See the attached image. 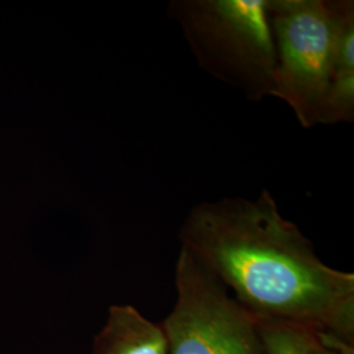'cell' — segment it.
Returning <instances> with one entry per match:
<instances>
[{"instance_id": "ba28073f", "label": "cell", "mask_w": 354, "mask_h": 354, "mask_svg": "<svg viewBox=\"0 0 354 354\" xmlns=\"http://www.w3.org/2000/svg\"><path fill=\"white\" fill-rule=\"evenodd\" d=\"M304 354H354V344L328 333L311 332Z\"/></svg>"}, {"instance_id": "6da1fadb", "label": "cell", "mask_w": 354, "mask_h": 354, "mask_svg": "<svg viewBox=\"0 0 354 354\" xmlns=\"http://www.w3.org/2000/svg\"><path fill=\"white\" fill-rule=\"evenodd\" d=\"M181 248L260 324L328 333L354 344V274L326 266L269 190L192 207Z\"/></svg>"}, {"instance_id": "52a82bcc", "label": "cell", "mask_w": 354, "mask_h": 354, "mask_svg": "<svg viewBox=\"0 0 354 354\" xmlns=\"http://www.w3.org/2000/svg\"><path fill=\"white\" fill-rule=\"evenodd\" d=\"M269 354H304L313 330L279 326L260 324Z\"/></svg>"}, {"instance_id": "8992f818", "label": "cell", "mask_w": 354, "mask_h": 354, "mask_svg": "<svg viewBox=\"0 0 354 354\" xmlns=\"http://www.w3.org/2000/svg\"><path fill=\"white\" fill-rule=\"evenodd\" d=\"M92 354H168V342L160 323L130 304H115L95 337Z\"/></svg>"}, {"instance_id": "3957f363", "label": "cell", "mask_w": 354, "mask_h": 354, "mask_svg": "<svg viewBox=\"0 0 354 354\" xmlns=\"http://www.w3.org/2000/svg\"><path fill=\"white\" fill-rule=\"evenodd\" d=\"M176 304L163 322L168 354H269L260 323L180 248Z\"/></svg>"}, {"instance_id": "277c9868", "label": "cell", "mask_w": 354, "mask_h": 354, "mask_svg": "<svg viewBox=\"0 0 354 354\" xmlns=\"http://www.w3.org/2000/svg\"><path fill=\"white\" fill-rule=\"evenodd\" d=\"M276 46L270 96L286 102L298 122L320 125L328 99L332 29L327 0H268Z\"/></svg>"}, {"instance_id": "5b68a950", "label": "cell", "mask_w": 354, "mask_h": 354, "mask_svg": "<svg viewBox=\"0 0 354 354\" xmlns=\"http://www.w3.org/2000/svg\"><path fill=\"white\" fill-rule=\"evenodd\" d=\"M332 29L328 99L320 125L354 121V1L327 0Z\"/></svg>"}, {"instance_id": "7a4b0ae2", "label": "cell", "mask_w": 354, "mask_h": 354, "mask_svg": "<svg viewBox=\"0 0 354 354\" xmlns=\"http://www.w3.org/2000/svg\"><path fill=\"white\" fill-rule=\"evenodd\" d=\"M168 16L206 73L251 102L270 96L276 46L268 0H172Z\"/></svg>"}]
</instances>
